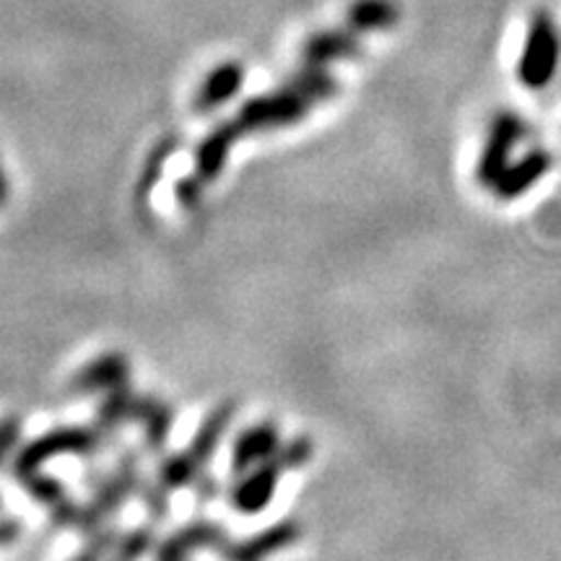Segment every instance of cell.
I'll list each match as a JSON object with an SVG mask.
<instances>
[{"label": "cell", "instance_id": "obj_16", "mask_svg": "<svg viewBox=\"0 0 561 561\" xmlns=\"http://www.w3.org/2000/svg\"><path fill=\"white\" fill-rule=\"evenodd\" d=\"M244 87V68L240 62L229 60L216 66L210 73L203 79L198 94H195V110L198 112H214L219 110L221 104L234 100Z\"/></svg>", "mask_w": 561, "mask_h": 561}, {"label": "cell", "instance_id": "obj_19", "mask_svg": "<svg viewBox=\"0 0 561 561\" xmlns=\"http://www.w3.org/2000/svg\"><path fill=\"white\" fill-rule=\"evenodd\" d=\"M133 401H136V392L130 390V385H121V388L110 390L107 396H104V401L100 403V409H96L94 424L100 426L104 434L115 437L117 426L125 424V421H130Z\"/></svg>", "mask_w": 561, "mask_h": 561}, {"label": "cell", "instance_id": "obj_18", "mask_svg": "<svg viewBox=\"0 0 561 561\" xmlns=\"http://www.w3.org/2000/svg\"><path fill=\"white\" fill-rule=\"evenodd\" d=\"M286 87L305 96L307 102H328L339 94V81L322 66H305L286 81Z\"/></svg>", "mask_w": 561, "mask_h": 561}, {"label": "cell", "instance_id": "obj_17", "mask_svg": "<svg viewBox=\"0 0 561 561\" xmlns=\"http://www.w3.org/2000/svg\"><path fill=\"white\" fill-rule=\"evenodd\" d=\"M401 19V9L392 0H354L346 9V24L351 32H388Z\"/></svg>", "mask_w": 561, "mask_h": 561}, {"label": "cell", "instance_id": "obj_27", "mask_svg": "<svg viewBox=\"0 0 561 561\" xmlns=\"http://www.w3.org/2000/svg\"><path fill=\"white\" fill-rule=\"evenodd\" d=\"M203 185H206V182H203V180L198 178V174H195V178H182V180H178V187H174V195H178L180 206L187 208V210L198 208V203H201V198H203Z\"/></svg>", "mask_w": 561, "mask_h": 561}, {"label": "cell", "instance_id": "obj_26", "mask_svg": "<svg viewBox=\"0 0 561 561\" xmlns=\"http://www.w3.org/2000/svg\"><path fill=\"white\" fill-rule=\"evenodd\" d=\"M21 419L19 416H3L0 419V468L5 466V460H9V455L13 453V447L19 445L21 439Z\"/></svg>", "mask_w": 561, "mask_h": 561}, {"label": "cell", "instance_id": "obj_6", "mask_svg": "<svg viewBox=\"0 0 561 561\" xmlns=\"http://www.w3.org/2000/svg\"><path fill=\"white\" fill-rule=\"evenodd\" d=\"M528 136V123L517 112L502 110L491 121L486 146H483L479 164H476V180L483 187H494V182L502 178V172L510 167L512 149Z\"/></svg>", "mask_w": 561, "mask_h": 561}, {"label": "cell", "instance_id": "obj_23", "mask_svg": "<svg viewBox=\"0 0 561 561\" xmlns=\"http://www.w3.org/2000/svg\"><path fill=\"white\" fill-rule=\"evenodd\" d=\"M314 455V442L310 437H294L286 445H280L278 458L284 462L286 471H297V468L307 466Z\"/></svg>", "mask_w": 561, "mask_h": 561}, {"label": "cell", "instance_id": "obj_1", "mask_svg": "<svg viewBox=\"0 0 561 561\" xmlns=\"http://www.w3.org/2000/svg\"><path fill=\"white\" fill-rule=\"evenodd\" d=\"M234 413H237V403L227 401L216 405V409L203 419V424L198 426V432H195L191 445H187L185 450L170 455L167 460H161L159 473H157L159 486L172 494V491L198 481L201 473L206 471L208 460L214 458L216 447L221 445V437L227 434L231 421H234Z\"/></svg>", "mask_w": 561, "mask_h": 561}, {"label": "cell", "instance_id": "obj_20", "mask_svg": "<svg viewBox=\"0 0 561 561\" xmlns=\"http://www.w3.org/2000/svg\"><path fill=\"white\" fill-rule=\"evenodd\" d=\"M153 541H157V533H153V528H149V525H144V528H133L125 533V536L117 538L104 561H138L153 549Z\"/></svg>", "mask_w": 561, "mask_h": 561}, {"label": "cell", "instance_id": "obj_10", "mask_svg": "<svg viewBox=\"0 0 561 561\" xmlns=\"http://www.w3.org/2000/svg\"><path fill=\"white\" fill-rule=\"evenodd\" d=\"M121 385H130V362L121 351H107L76 371L70 380V392L91 396V392H110Z\"/></svg>", "mask_w": 561, "mask_h": 561}, {"label": "cell", "instance_id": "obj_8", "mask_svg": "<svg viewBox=\"0 0 561 561\" xmlns=\"http://www.w3.org/2000/svg\"><path fill=\"white\" fill-rule=\"evenodd\" d=\"M231 538L219 523L214 520H193L167 536L157 549V561H187L195 551L216 549L221 551Z\"/></svg>", "mask_w": 561, "mask_h": 561}, {"label": "cell", "instance_id": "obj_24", "mask_svg": "<svg viewBox=\"0 0 561 561\" xmlns=\"http://www.w3.org/2000/svg\"><path fill=\"white\" fill-rule=\"evenodd\" d=\"M170 491L161 489L157 481L146 483V486H140V500H144V507L153 520H161V517L170 515Z\"/></svg>", "mask_w": 561, "mask_h": 561}, {"label": "cell", "instance_id": "obj_15", "mask_svg": "<svg viewBox=\"0 0 561 561\" xmlns=\"http://www.w3.org/2000/svg\"><path fill=\"white\" fill-rule=\"evenodd\" d=\"M130 421L144 430V442L151 453H161L174 426V409L157 396H136L130 409Z\"/></svg>", "mask_w": 561, "mask_h": 561}, {"label": "cell", "instance_id": "obj_22", "mask_svg": "<svg viewBox=\"0 0 561 561\" xmlns=\"http://www.w3.org/2000/svg\"><path fill=\"white\" fill-rule=\"evenodd\" d=\"M174 151V140H170V144H161L157 151L151 153L149 159H146V170L144 174H140L138 180V191H136V206L140 208L144 203H149V195L153 191V185H157L159 178H161V167H164V161L172 157Z\"/></svg>", "mask_w": 561, "mask_h": 561}, {"label": "cell", "instance_id": "obj_9", "mask_svg": "<svg viewBox=\"0 0 561 561\" xmlns=\"http://www.w3.org/2000/svg\"><path fill=\"white\" fill-rule=\"evenodd\" d=\"M301 525L297 520H280L271 528L250 538H240V541H229L221 549L224 561H263L273 557V553L289 549L299 541Z\"/></svg>", "mask_w": 561, "mask_h": 561}, {"label": "cell", "instance_id": "obj_3", "mask_svg": "<svg viewBox=\"0 0 561 561\" xmlns=\"http://www.w3.org/2000/svg\"><path fill=\"white\" fill-rule=\"evenodd\" d=\"M140 489V471H138V455L125 453L121 460H117L115 471L104 476V479L96 481L94 494H91V502L87 507H81L79 515V528L87 536H94L96 530L104 528V523L115 515L117 510L123 507L125 502L130 500V494H136Z\"/></svg>", "mask_w": 561, "mask_h": 561}, {"label": "cell", "instance_id": "obj_13", "mask_svg": "<svg viewBox=\"0 0 561 561\" xmlns=\"http://www.w3.org/2000/svg\"><path fill=\"white\" fill-rule=\"evenodd\" d=\"M242 136L244 130L237 121H224L216 125V128L201 140L198 151H195V174H198L203 182H214L219 178L224 172V164H227L231 146H234Z\"/></svg>", "mask_w": 561, "mask_h": 561}, {"label": "cell", "instance_id": "obj_5", "mask_svg": "<svg viewBox=\"0 0 561 561\" xmlns=\"http://www.w3.org/2000/svg\"><path fill=\"white\" fill-rule=\"evenodd\" d=\"M312 102H307L305 96L297 91L284 87L271 94L252 96L237 112L234 121L240 123L244 133H261V130H278V128H291L299 121H305L307 112H310Z\"/></svg>", "mask_w": 561, "mask_h": 561}, {"label": "cell", "instance_id": "obj_14", "mask_svg": "<svg viewBox=\"0 0 561 561\" xmlns=\"http://www.w3.org/2000/svg\"><path fill=\"white\" fill-rule=\"evenodd\" d=\"M362 53V42L351 30H322L314 32L301 45L305 66H331L339 60H351Z\"/></svg>", "mask_w": 561, "mask_h": 561}, {"label": "cell", "instance_id": "obj_30", "mask_svg": "<svg viewBox=\"0 0 561 561\" xmlns=\"http://www.w3.org/2000/svg\"><path fill=\"white\" fill-rule=\"evenodd\" d=\"M5 198H9V180H5L3 167H0V206H3Z\"/></svg>", "mask_w": 561, "mask_h": 561}, {"label": "cell", "instance_id": "obj_25", "mask_svg": "<svg viewBox=\"0 0 561 561\" xmlns=\"http://www.w3.org/2000/svg\"><path fill=\"white\" fill-rule=\"evenodd\" d=\"M117 538H121V536H117L115 528L96 530L94 536H91V541H89L87 549H83L73 561H104V557H107L110 549H112V546H115Z\"/></svg>", "mask_w": 561, "mask_h": 561}, {"label": "cell", "instance_id": "obj_7", "mask_svg": "<svg viewBox=\"0 0 561 561\" xmlns=\"http://www.w3.org/2000/svg\"><path fill=\"white\" fill-rule=\"evenodd\" d=\"M284 462L276 455V458L261 462L252 471L242 473L240 481L231 486L229 502L240 515H257L273 502V494H276L280 473H284Z\"/></svg>", "mask_w": 561, "mask_h": 561}, {"label": "cell", "instance_id": "obj_2", "mask_svg": "<svg viewBox=\"0 0 561 561\" xmlns=\"http://www.w3.org/2000/svg\"><path fill=\"white\" fill-rule=\"evenodd\" d=\"M110 434H104L100 426H60V430H50L39 437H34L21 447L16 458H13V476H21L42 471L47 460L62 458V455H76V458H89L104 445Z\"/></svg>", "mask_w": 561, "mask_h": 561}, {"label": "cell", "instance_id": "obj_29", "mask_svg": "<svg viewBox=\"0 0 561 561\" xmlns=\"http://www.w3.org/2000/svg\"><path fill=\"white\" fill-rule=\"evenodd\" d=\"M21 536V523L16 517H0V546H11L19 541Z\"/></svg>", "mask_w": 561, "mask_h": 561}, {"label": "cell", "instance_id": "obj_28", "mask_svg": "<svg viewBox=\"0 0 561 561\" xmlns=\"http://www.w3.org/2000/svg\"><path fill=\"white\" fill-rule=\"evenodd\" d=\"M193 486H195V496H198V502H214L216 494H219V481H216L214 476L201 473V479L195 481Z\"/></svg>", "mask_w": 561, "mask_h": 561}, {"label": "cell", "instance_id": "obj_4", "mask_svg": "<svg viewBox=\"0 0 561 561\" xmlns=\"http://www.w3.org/2000/svg\"><path fill=\"white\" fill-rule=\"evenodd\" d=\"M561 58V37L557 30V21L549 11L533 13L528 37H525V47L517 62V79L523 87L533 91L546 89L557 76Z\"/></svg>", "mask_w": 561, "mask_h": 561}, {"label": "cell", "instance_id": "obj_12", "mask_svg": "<svg viewBox=\"0 0 561 561\" xmlns=\"http://www.w3.org/2000/svg\"><path fill=\"white\" fill-rule=\"evenodd\" d=\"M551 170V153L543 149L528 151L520 161L510 164L507 170L502 172V178L494 182L491 193L502 201H515L530 191L536 182H541Z\"/></svg>", "mask_w": 561, "mask_h": 561}, {"label": "cell", "instance_id": "obj_21", "mask_svg": "<svg viewBox=\"0 0 561 561\" xmlns=\"http://www.w3.org/2000/svg\"><path fill=\"white\" fill-rule=\"evenodd\" d=\"M16 481L26 489V494H30L34 502L45 504V507H50V510L58 507V504L68 500L66 486H62V483L55 479V476L34 471V473L21 476V479H16Z\"/></svg>", "mask_w": 561, "mask_h": 561}, {"label": "cell", "instance_id": "obj_11", "mask_svg": "<svg viewBox=\"0 0 561 561\" xmlns=\"http://www.w3.org/2000/svg\"><path fill=\"white\" fill-rule=\"evenodd\" d=\"M278 450V424H273V421H261V424L250 426V430H244L240 437L234 439V447H231V473H248L255 466H261V462L276 458Z\"/></svg>", "mask_w": 561, "mask_h": 561}]
</instances>
